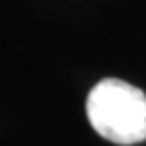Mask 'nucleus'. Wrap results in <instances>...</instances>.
Listing matches in <instances>:
<instances>
[{"label": "nucleus", "instance_id": "nucleus-1", "mask_svg": "<svg viewBox=\"0 0 146 146\" xmlns=\"http://www.w3.org/2000/svg\"><path fill=\"white\" fill-rule=\"evenodd\" d=\"M86 112L93 129L114 144L131 146L146 139V95L123 80H101L87 95Z\"/></svg>", "mask_w": 146, "mask_h": 146}]
</instances>
